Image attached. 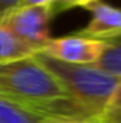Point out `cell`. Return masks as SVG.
<instances>
[{
	"label": "cell",
	"mask_w": 121,
	"mask_h": 123,
	"mask_svg": "<svg viewBox=\"0 0 121 123\" xmlns=\"http://www.w3.org/2000/svg\"><path fill=\"white\" fill-rule=\"evenodd\" d=\"M34 56L64 86L70 101L85 123H95L99 118L121 81L120 76L112 75L95 64L60 62L44 53H36Z\"/></svg>",
	"instance_id": "cell-2"
},
{
	"label": "cell",
	"mask_w": 121,
	"mask_h": 123,
	"mask_svg": "<svg viewBox=\"0 0 121 123\" xmlns=\"http://www.w3.org/2000/svg\"><path fill=\"white\" fill-rule=\"evenodd\" d=\"M37 50L27 42L19 39L16 34L6 30L0 24V62H9L36 55Z\"/></svg>",
	"instance_id": "cell-7"
},
{
	"label": "cell",
	"mask_w": 121,
	"mask_h": 123,
	"mask_svg": "<svg viewBox=\"0 0 121 123\" xmlns=\"http://www.w3.org/2000/svg\"><path fill=\"white\" fill-rule=\"evenodd\" d=\"M20 5V0H0V20Z\"/></svg>",
	"instance_id": "cell-11"
},
{
	"label": "cell",
	"mask_w": 121,
	"mask_h": 123,
	"mask_svg": "<svg viewBox=\"0 0 121 123\" xmlns=\"http://www.w3.org/2000/svg\"><path fill=\"white\" fill-rule=\"evenodd\" d=\"M104 47H106L104 41L90 39L75 33L70 36L51 37L39 53H44L60 62L92 66L99 61Z\"/></svg>",
	"instance_id": "cell-4"
},
{
	"label": "cell",
	"mask_w": 121,
	"mask_h": 123,
	"mask_svg": "<svg viewBox=\"0 0 121 123\" xmlns=\"http://www.w3.org/2000/svg\"><path fill=\"white\" fill-rule=\"evenodd\" d=\"M0 123H65L0 98Z\"/></svg>",
	"instance_id": "cell-6"
},
{
	"label": "cell",
	"mask_w": 121,
	"mask_h": 123,
	"mask_svg": "<svg viewBox=\"0 0 121 123\" xmlns=\"http://www.w3.org/2000/svg\"><path fill=\"white\" fill-rule=\"evenodd\" d=\"M92 14V19L76 34L90 39L107 41L121 36V9L104 0H95L84 6Z\"/></svg>",
	"instance_id": "cell-5"
},
{
	"label": "cell",
	"mask_w": 121,
	"mask_h": 123,
	"mask_svg": "<svg viewBox=\"0 0 121 123\" xmlns=\"http://www.w3.org/2000/svg\"><path fill=\"white\" fill-rule=\"evenodd\" d=\"M95 123H121V81L115 89L104 112Z\"/></svg>",
	"instance_id": "cell-9"
},
{
	"label": "cell",
	"mask_w": 121,
	"mask_h": 123,
	"mask_svg": "<svg viewBox=\"0 0 121 123\" xmlns=\"http://www.w3.org/2000/svg\"><path fill=\"white\" fill-rule=\"evenodd\" d=\"M104 42H106V47L103 50L99 61L95 66L121 78V36L107 39Z\"/></svg>",
	"instance_id": "cell-8"
},
{
	"label": "cell",
	"mask_w": 121,
	"mask_h": 123,
	"mask_svg": "<svg viewBox=\"0 0 121 123\" xmlns=\"http://www.w3.org/2000/svg\"><path fill=\"white\" fill-rule=\"evenodd\" d=\"M95 2V0H53L51 2V11L53 14H60V12L67 11V9L73 8H84L85 5Z\"/></svg>",
	"instance_id": "cell-10"
},
{
	"label": "cell",
	"mask_w": 121,
	"mask_h": 123,
	"mask_svg": "<svg viewBox=\"0 0 121 123\" xmlns=\"http://www.w3.org/2000/svg\"><path fill=\"white\" fill-rule=\"evenodd\" d=\"M55 17L51 5L17 6L0 20V24L12 34L34 47L39 53L51 39L50 22Z\"/></svg>",
	"instance_id": "cell-3"
},
{
	"label": "cell",
	"mask_w": 121,
	"mask_h": 123,
	"mask_svg": "<svg viewBox=\"0 0 121 123\" xmlns=\"http://www.w3.org/2000/svg\"><path fill=\"white\" fill-rule=\"evenodd\" d=\"M53 0H20L19 6H28V5H51Z\"/></svg>",
	"instance_id": "cell-12"
},
{
	"label": "cell",
	"mask_w": 121,
	"mask_h": 123,
	"mask_svg": "<svg viewBox=\"0 0 121 123\" xmlns=\"http://www.w3.org/2000/svg\"><path fill=\"white\" fill-rule=\"evenodd\" d=\"M0 98L65 123H85L64 86L37 58L0 62Z\"/></svg>",
	"instance_id": "cell-1"
}]
</instances>
